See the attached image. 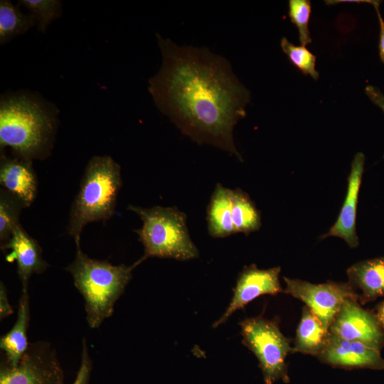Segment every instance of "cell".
<instances>
[{"label":"cell","instance_id":"cell-1","mask_svg":"<svg viewBox=\"0 0 384 384\" xmlns=\"http://www.w3.org/2000/svg\"><path fill=\"white\" fill-rule=\"evenodd\" d=\"M162 65L149 80L158 109L196 142L237 156L233 132L245 116L250 91L228 61L207 48L179 46L156 34Z\"/></svg>","mask_w":384,"mask_h":384},{"label":"cell","instance_id":"cell-2","mask_svg":"<svg viewBox=\"0 0 384 384\" xmlns=\"http://www.w3.org/2000/svg\"><path fill=\"white\" fill-rule=\"evenodd\" d=\"M58 111L36 95L15 93L1 96L0 147H10L16 157L31 161L50 151Z\"/></svg>","mask_w":384,"mask_h":384},{"label":"cell","instance_id":"cell-3","mask_svg":"<svg viewBox=\"0 0 384 384\" xmlns=\"http://www.w3.org/2000/svg\"><path fill=\"white\" fill-rule=\"evenodd\" d=\"M134 265H114L107 260L92 259L76 245L74 261L66 270L85 302L86 319L91 329L98 328L111 316L116 302L132 277Z\"/></svg>","mask_w":384,"mask_h":384},{"label":"cell","instance_id":"cell-4","mask_svg":"<svg viewBox=\"0 0 384 384\" xmlns=\"http://www.w3.org/2000/svg\"><path fill=\"white\" fill-rule=\"evenodd\" d=\"M120 170V166L109 156H96L89 161L71 206L68 225V233L76 245H80L81 233L87 224L113 215L122 186Z\"/></svg>","mask_w":384,"mask_h":384},{"label":"cell","instance_id":"cell-5","mask_svg":"<svg viewBox=\"0 0 384 384\" xmlns=\"http://www.w3.org/2000/svg\"><path fill=\"white\" fill-rule=\"evenodd\" d=\"M128 210L136 213L142 226L135 230L144 247L143 256L135 267L149 257L188 260L198 257L186 226V215L176 208L154 206L144 208L129 205Z\"/></svg>","mask_w":384,"mask_h":384},{"label":"cell","instance_id":"cell-6","mask_svg":"<svg viewBox=\"0 0 384 384\" xmlns=\"http://www.w3.org/2000/svg\"><path fill=\"white\" fill-rule=\"evenodd\" d=\"M242 343L256 356L265 384L290 381L286 358L292 353L289 339L277 322L263 317H252L239 323Z\"/></svg>","mask_w":384,"mask_h":384},{"label":"cell","instance_id":"cell-7","mask_svg":"<svg viewBox=\"0 0 384 384\" xmlns=\"http://www.w3.org/2000/svg\"><path fill=\"white\" fill-rule=\"evenodd\" d=\"M284 280V292L303 302L328 331L344 301H357L356 294L348 282L313 284L287 277Z\"/></svg>","mask_w":384,"mask_h":384},{"label":"cell","instance_id":"cell-8","mask_svg":"<svg viewBox=\"0 0 384 384\" xmlns=\"http://www.w3.org/2000/svg\"><path fill=\"white\" fill-rule=\"evenodd\" d=\"M63 374L54 350L47 342L29 343L16 367L1 364L0 384H63Z\"/></svg>","mask_w":384,"mask_h":384},{"label":"cell","instance_id":"cell-9","mask_svg":"<svg viewBox=\"0 0 384 384\" xmlns=\"http://www.w3.org/2000/svg\"><path fill=\"white\" fill-rule=\"evenodd\" d=\"M329 331L338 338L362 342L380 351L384 346V334L373 313L352 299L344 301Z\"/></svg>","mask_w":384,"mask_h":384},{"label":"cell","instance_id":"cell-10","mask_svg":"<svg viewBox=\"0 0 384 384\" xmlns=\"http://www.w3.org/2000/svg\"><path fill=\"white\" fill-rule=\"evenodd\" d=\"M281 268L258 269L255 265L245 266L239 274L233 289V298L223 314L213 324L216 328L225 322L237 310L242 309L257 297L284 292L279 282Z\"/></svg>","mask_w":384,"mask_h":384},{"label":"cell","instance_id":"cell-11","mask_svg":"<svg viewBox=\"0 0 384 384\" xmlns=\"http://www.w3.org/2000/svg\"><path fill=\"white\" fill-rule=\"evenodd\" d=\"M317 358L334 368L384 370V359L380 350L362 342L342 339L331 334L326 348Z\"/></svg>","mask_w":384,"mask_h":384},{"label":"cell","instance_id":"cell-12","mask_svg":"<svg viewBox=\"0 0 384 384\" xmlns=\"http://www.w3.org/2000/svg\"><path fill=\"white\" fill-rule=\"evenodd\" d=\"M7 262H16L22 290L28 289V280L33 274L43 272L48 264L43 260L42 249L19 224L13 231L9 241L1 246Z\"/></svg>","mask_w":384,"mask_h":384},{"label":"cell","instance_id":"cell-13","mask_svg":"<svg viewBox=\"0 0 384 384\" xmlns=\"http://www.w3.org/2000/svg\"><path fill=\"white\" fill-rule=\"evenodd\" d=\"M364 162V154L361 152L357 153L351 163V169L348 178V191L339 215L336 222L322 238L336 236L343 238L352 248L358 245V238L356 233V218Z\"/></svg>","mask_w":384,"mask_h":384},{"label":"cell","instance_id":"cell-14","mask_svg":"<svg viewBox=\"0 0 384 384\" xmlns=\"http://www.w3.org/2000/svg\"><path fill=\"white\" fill-rule=\"evenodd\" d=\"M0 183L6 191L29 206L35 200L38 181L31 161L1 154Z\"/></svg>","mask_w":384,"mask_h":384},{"label":"cell","instance_id":"cell-15","mask_svg":"<svg viewBox=\"0 0 384 384\" xmlns=\"http://www.w3.org/2000/svg\"><path fill=\"white\" fill-rule=\"evenodd\" d=\"M346 273L360 304L384 296V257L356 262Z\"/></svg>","mask_w":384,"mask_h":384},{"label":"cell","instance_id":"cell-16","mask_svg":"<svg viewBox=\"0 0 384 384\" xmlns=\"http://www.w3.org/2000/svg\"><path fill=\"white\" fill-rule=\"evenodd\" d=\"M29 298L27 290H22L16 321L12 329L0 339V348L10 367H16L28 348L27 329L29 323Z\"/></svg>","mask_w":384,"mask_h":384},{"label":"cell","instance_id":"cell-17","mask_svg":"<svg viewBox=\"0 0 384 384\" xmlns=\"http://www.w3.org/2000/svg\"><path fill=\"white\" fill-rule=\"evenodd\" d=\"M330 333L306 306H304L296 330L292 353L318 356L326 348Z\"/></svg>","mask_w":384,"mask_h":384},{"label":"cell","instance_id":"cell-18","mask_svg":"<svg viewBox=\"0 0 384 384\" xmlns=\"http://www.w3.org/2000/svg\"><path fill=\"white\" fill-rule=\"evenodd\" d=\"M232 190L218 184L208 208V228L214 238H224L235 233L232 218Z\"/></svg>","mask_w":384,"mask_h":384},{"label":"cell","instance_id":"cell-19","mask_svg":"<svg viewBox=\"0 0 384 384\" xmlns=\"http://www.w3.org/2000/svg\"><path fill=\"white\" fill-rule=\"evenodd\" d=\"M37 23L30 13H23L19 5L14 6L11 1H0V44L9 42L18 35L26 33Z\"/></svg>","mask_w":384,"mask_h":384},{"label":"cell","instance_id":"cell-20","mask_svg":"<svg viewBox=\"0 0 384 384\" xmlns=\"http://www.w3.org/2000/svg\"><path fill=\"white\" fill-rule=\"evenodd\" d=\"M232 218L236 233L257 230L261 225L259 211L247 193L240 189L232 190Z\"/></svg>","mask_w":384,"mask_h":384},{"label":"cell","instance_id":"cell-21","mask_svg":"<svg viewBox=\"0 0 384 384\" xmlns=\"http://www.w3.org/2000/svg\"><path fill=\"white\" fill-rule=\"evenodd\" d=\"M23 203L5 189L0 192V242L1 246L10 239L14 230L20 224Z\"/></svg>","mask_w":384,"mask_h":384},{"label":"cell","instance_id":"cell-22","mask_svg":"<svg viewBox=\"0 0 384 384\" xmlns=\"http://www.w3.org/2000/svg\"><path fill=\"white\" fill-rule=\"evenodd\" d=\"M18 4L29 11L37 21L38 31L43 33L51 22L60 16L62 11L58 0H21Z\"/></svg>","mask_w":384,"mask_h":384},{"label":"cell","instance_id":"cell-23","mask_svg":"<svg viewBox=\"0 0 384 384\" xmlns=\"http://www.w3.org/2000/svg\"><path fill=\"white\" fill-rule=\"evenodd\" d=\"M280 45L283 52L298 70L314 80L319 78V73L315 68L316 56L306 46H295L285 37L282 38Z\"/></svg>","mask_w":384,"mask_h":384},{"label":"cell","instance_id":"cell-24","mask_svg":"<svg viewBox=\"0 0 384 384\" xmlns=\"http://www.w3.org/2000/svg\"><path fill=\"white\" fill-rule=\"evenodd\" d=\"M311 11V6L309 0H290L289 1V16L298 29L299 39L303 46H306L312 41L309 31Z\"/></svg>","mask_w":384,"mask_h":384},{"label":"cell","instance_id":"cell-25","mask_svg":"<svg viewBox=\"0 0 384 384\" xmlns=\"http://www.w3.org/2000/svg\"><path fill=\"white\" fill-rule=\"evenodd\" d=\"M91 369L92 361L89 355L86 340L83 338L81 364L73 384H88Z\"/></svg>","mask_w":384,"mask_h":384},{"label":"cell","instance_id":"cell-26","mask_svg":"<svg viewBox=\"0 0 384 384\" xmlns=\"http://www.w3.org/2000/svg\"><path fill=\"white\" fill-rule=\"evenodd\" d=\"M13 309L9 304L6 289L4 284H0V319L1 320L13 314Z\"/></svg>","mask_w":384,"mask_h":384},{"label":"cell","instance_id":"cell-27","mask_svg":"<svg viewBox=\"0 0 384 384\" xmlns=\"http://www.w3.org/2000/svg\"><path fill=\"white\" fill-rule=\"evenodd\" d=\"M365 92L369 99L384 112V95L373 85H367Z\"/></svg>","mask_w":384,"mask_h":384},{"label":"cell","instance_id":"cell-28","mask_svg":"<svg viewBox=\"0 0 384 384\" xmlns=\"http://www.w3.org/2000/svg\"><path fill=\"white\" fill-rule=\"evenodd\" d=\"M379 4L380 1H375L372 5L376 11L380 24L379 55L381 61L384 63V21L380 14Z\"/></svg>","mask_w":384,"mask_h":384},{"label":"cell","instance_id":"cell-29","mask_svg":"<svg viewBox=\"0 0 384 384\" xmlns=\"http://www.w3.org/2000/svg\"><path fill=\"white\" fill-rule=\"evenodd\" d=\"M384 334V300L380 302L372 311Z\"/></svg>","mask_w":384,"mask_h":384}]
</instances>
